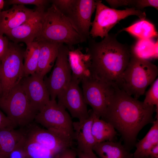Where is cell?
<instances>
[{
    "label": "cell",
    "mask_w": 158,
    "mask_h": 158,
    "mask_svg": "<svg viewBox=\"0 0 158 158\" xmlns=\"http://www.w3.org/2000/svg\"><path fill=\"white\" fill-rule=\"evenodd\" d=\"M0 108L16 127L27 126L37 112L31 106L20 83L6 96L0 97Z\"/></svg>",
    "instance_id": "obj_5"
},
{
    "label": "cell",
    "mask_w": 158,
    "mask_h": 158,
    "mask_svg": "<svg viewBox=\"0 0 158 158\" xmlns=\"http://www.w3.org/2000/svg\"><path fill=\"white\" fill-rule=\"evenodd\" d=\"M44 9L37 8L35 14L23 24L4 34L13 43H25L26 44L35 41L39 35L42 27Z\"/></svg>",
    "instance_id": "obj_15"
},
{
    "label": "cell",
    "mask_w": 158,
    "mask_h": 158,
    "mask_svg": "<svg viewBox=\"0 0 158 158\" xmlns=\"http://www.w3.org/2000/svg\"><path fill=\"white\" fill-rule=\"evenodd\" d=\"M39 44L40 51L38 61L35 72L44 78L51 70L56 61L61 44L48 41L37 40Z\"/></svg>",
    "instance_id": "obj_18"
},
{
    "label": "cell",
    "mask_w": 158,
    "mask_h": 158,
    "mask_svg": "<svg viewBox=\"0 0 158 158\" xmlns=\"http://www.w3.org/2000/svg\"><path fill=\"white\" fill-rule=\"evenodd\" d=\"M81 82L86 103L92 108L95 115L102 118L105 113L109 101L118 87L91 76Z\"/></svg>",
    "instance_id": "obj_8"
},
{
    "label": "cell",
    "mask_w": 158,
    "mask_h": 158,
    "mask_svg": "<svg viewBox=\"0 0 158 158\" xmlns=\"http://www.w3.org/2000/svg\"><path fill=\"white\" fill-rule=\"evenodd\" d=\"M1 11H0V12H1Z\"/></svg>",
    "instance_id": "obj_39"
},
{
    "label": "cell",
    "mask_w": 158,
    "mask_h": 158,
    "mask_svg": "<svg viewBox=\"0 0 158 158\" xmlns=\"http://www.w3.org/2000/svg\"><path fill=\"white\" fill-rule=\"evenodd\" d=\"M39 40L65 44L69 49L75 45L87 41L53 4L42 14L41 30L35 41Z\"/></svg>",
    "instance_id": "obj_4"
},
{
    "label": "cell",
    "mask_w": 158,
    "mask_h": 158,
    "mask_svg": "<svg viewBox=\"0 0 158 158\" xmlns=\"http://www.w3.org/2000/svg\"><path fill=\"white\" fill-rule=\"evenodd\" d=\"M117 34H109L100 42L90 37L86 53L90 61L91 76L118 86L131 56L132 47L119 42Z\"/></svg>",
    "instance_id": "obj_2"
},
{
    "label": "cell",
    "mask_w": 158,
    "mask_h": 158,
    "mask_svg": "<svg viewBox=\"0 0 158 158\" xmlns=\"http://www.w3.org/2000/svg\"><path fill=\"white\" fill-rule=\"evenodd\" d=\"M92 131L97 143L114 141L117 135L116 130L110 124L95 114L92 125Z\"/></svg>",
    "instance_id": "obj_23"
},
{
    "label": "cell",
    "mask_w": 158,
    "mask_h": 158,
    "mask_svg": "<svg viewBox=\"0 0 158 158\" xmlns=\"http://www.w3.org/2000/svg\"><path fill=\"white\" fill-rule=\"evenodd\" d=\"M34 120L46 129L64 134L74 140L71 118L56 100L50 99L37 113Z\"/></svg>",
    "instance_id": "obj_9"
},
{
    "label": "cell",
    "mask_w": 158,
    "mask_h": 158,
    "mask_svg": "<svg viewBox=\"0 0 158 158\" xmlns=\"http://www.w3.org/2000/svg\"><path fill=\"white\" fill-rule=\"evenodd\" d=\"M26 45L23 55L24 77L36 72L40 51V45L37 41H34Z\"/></svg>",
    "instance_id": "obj_24"
},
{
    "label": "cell",
    "mask_w": 158,
    "mask_h": 158,
    "mask_svg": "<svg viewBox=\"0 0 158 158\" xmlns=\"http://www.w3.org/2000/svg\"><path fill=\"white\" fill-rule=\"evenodd\" d=\"M9 42L7 38L0 34V61L6 54L9 46Z\"/></svg>",
    "instance_id": "obj_32"
},
{
    "label": "cell",
    "mask_w": 158,
    "mask_h": 158,
    "mask_svg": "<svg viewBox=\"0 0 158 158\" xmlns=\"http://www.w3.org/2000/svg\"><path fill=\"white\" fill-rule=\"evenodd\" d=\"M80 82L72 77L68 85L58 95L57 102L67 109L71 116L78 121L84 120L89 116L87 104L82 91L79 86Z\"/></svg>",
    "instance_id": "obj_13"
},
{
    "label": "cell",
    "mask_w": 158,
    "mask_h": 158,
    "mask_svg": "<svg viewBox=\"0 0 158 158\" xmlns=\"http://www.w3.org/2000/svg\"><path fill=\"white\" fill-rule=\"evenodd\" d=\"M152 7L158 9L157 0H136L134 8L137 9L142 10L147 7Z\"/></svg>",
    "instance_id": "obj_29"
},
{
    "label": "cell",
    "mask_w": 158,
    "mask_h": 158,
    "mask_svg": "<svg viewBox=\"0 0 158 158\" xmlns=\"http://www.w3.org/2000/svg\"><path fill=\"white\" fill-rule=\"evenodd\" d=\"M24 51L17 44L9 42L8 51L0 61V71L2 89L1 97L6 96L24 77Z\"/></svg>",
    "instance_id": "obj_7"
},
{
    "label": "cell",
    "mask_w": 158,
    "mask_h": 158,
    "mask_svg": "<svg viewBox=\"0 0 158 158\" xmlns=\"http://www.w3.org/2000/svg\"><path fill=\"white\" fill-rule=\"evenodd\" d=\"M77 157L76 151L70 148L60 152L56 158H77Z\"/></svg>",
    "instance_id": "obj_33"
},
{
    "label": "cell",
    "mask_w": 158,
    "mask_h": 158,
    "mask_svg": "<svg viewBox=\"0 0 158 158\" xmlns=\"http://www.w3.org/2000/svg\"><path fill=\"white\" fill-rule=\"evenodd\" d=\"M16 126L0 110V130L6 128H15Z\"/></svg>",
    "instance_id": "obj_31"
},
{
    "label": "cell",
    "mask_w": 158,
    "mask_h": 158,
    "mask_svg": "<svg viewBox=\"0 0 158 158\" xmlns=\"http://www.w3.org/2000/svg\"><path fill=\"white\" fill-rule=\"evenodd\" d=\"M22 147L28 158H56L50 152L25 136Z\"/></svg>",
    "instance_id": "obj_26"
},
{
    "label": "cell",
    "mask_w": 158,
    "mask_h": 158,
    "mask_svg": "<svg viewBox=\"0 0 158 158\" xmlns=\"http://www.w3.org/2000/svg\"><path fill=\"white\" fill-rule=\"evenodd\" d=\"M112 8L115 9L119 6H129L131 7L134 8L136 0H109L105 1Z\"/></svg>",
    "instance_id": "obj_30"
},
{
    "label": "cell",
    "mask_w": 158,
    "mask_h": 158,
    "mask_svg": "<svg viewBox=\"0 0 158 158\" xmlns=\"http://www.w3.org/2000/svg\"><path fill=\"white\" fill-rule=\"evenodd\" d=\"M148 158H158V144L150 150L148 154Z\"/></svg>",
    "instance_id": "obj_36"
},
{
    "label": "cell",
    "mask_w": 158,
    "mask_h": 158,
    "mask_svg": "<svg viewBox=\"0 0 158 158\" xmlns=\"http://www.w3.org/2000/svg\"><path fill=\"white\" fill-rule=\"evenodd\" d=\"M81 48L69 49L68 60L72 73V77L80 83L90 75V61L89 56L84 53Z\"/></svg>",
    "instance_id": "obj_19"
},
{
    "label": "cell",
    "mask_w": 158,
    "mask_h": 158,
    "mask_svg": "<svg viewBox=\"0 0 158 158\" xmlns=\"http://www.w3.org/2000/svg\"><path fill=\"white\" fill-rule=\"evenodd\" d=\"M95 114L92 110L89 116L84 120L73 122L74 140H76L77 150L83 152L93 151L97 143L92 131V125Z\"/></svg>",
    "instance_id": "obj_17"
},
{
    "label": "cell",
    "mask_w": 158,
    "mask_h": 158,
    "mask_svg": "<svg viewBox=\"0 0 158 158\" xmlns=\"http://www.w3.org/2000/svg\"><path fill=\"white\" fill-rule=\"evenodd\" d=\"M27 126L29 127L27 131H23L25 137L38 144L56 157L61 151L72 146L73 139L64 134L30 124Z\"/></svg>",
    "instance_id": "obj_12"
},
{
    "label": "cell",
    "mask_w": 158,
    "mask_h": 158,
    "mask_svg": "<svg viewBox=\"0 0 158 158\" xmlns=\"http://www.w3.org/2000/svg\"><path fill=\"white\" fill-rule=\"evenodd\" d=\"M25 139L23 131L15 128L0 130V158H8L13 151L20 147Z\"/></svg>",
    "instance_id": "obj_20"
},
{
    "label": "cell",
    "mask_w": 158,
    "mask_h": 158,
    "mask_svg": "<svg viewBox=\"0 0 158 158\" xmlns=\"http://www.w3.org/2000/svg\"><path fill=\"white\" fill-rule=\"evenodd\" d=\"M20 83L31 106L37 113L50 101L44 78L35 73L24 77Z\"/></svg>",
    "instance_id": "obj_14"
},
{
    "label": "cell",
    "mask_w": 158,
    "mask_h": 158,
    "mask_svg": "<svg viewBox=\"0 0 158 158\" xmlns=\"http://www.w3.org/2000/svg\"><path fill=\"white\" fill-rule=\"evenodd\" d=\"M125 31L140 40L150 39L158 36L154 25L145 20H140L118 32Z\"/></svg>",
    "instance_id": "obj_25"
},
{
    "label": "cell",
    "mask_w": 158,
    "mask_h": 158,
    "mask_svg": "<svg viewBox=\"0 0 158 158\" xmlns=\"http://www.w3.org/2000/svg\"><path fill=\"white\" fill-rule=\"evenodd\" d=\"M22 145L12 152L8 158H28L22 147Z\"/></svg>",
    "instance_id": "obj_34"
},
{
    "label": "cell",
    "mask_w": 158,
    "mask_h": 158,
    "mask_svg": "<svg viewBox=\"0 0 158 158\" xmlns=\"http://www.w3.org/2000/svg\"><path fill=\"white\" fill-rule=\"evenodd\" d=\"M143 103L147 105L155 107L156 118L158 117V79L157 78L145 93Z\"/></svg>",
    "instance_id": "obj_27"
},
{
    "label": "cell",
    "mask_w": 158,
    "mask_h": 158,
    "mask_svg": "<svg viewBox=\"0 0 158 158\" xmlns=\"http://www.w3.org/2000/svg\"><path fill=\"white\" fill-rule=\"evenodd\" d=\"M157 67L138 55L132 46L129 63L122 74L118 87L138 99L145 93L147 87L157 78Z\"/></svg>",
    "instance_id": "obj_3"
},
{
    "label": "cell",
    "mask_w": 158,
    "mask_h": 158,
    "mask_svg": "<svg viewBox=\"0 0 158 158\" xmlns=\"http://www.w3.org/2000/svg\"><path fill=\"white\" fill-rule=\"evenodd\" d=\"M96 13L90 33L93 39L98 37L104 38L116 24L129 16H136L140 20H145L146 17L145 12L133 7L117 10L107 6L101 0H96Z\"/></svg>",
    "instance_id": "obj_6"
},
{
    "label": "cell",
    "mask_w": 158,
    "mask_h": 158,
    "mask_svg": "<svg viewBox=\"0 0 158 158\" xmlns=\"http://www.w3.org/2000/svg\"><path fill=\"white\" fill-rule=\"evenodd\" d=\"M158 144V118L152 123L150 129L145 136L135 145L136 149L133 154V158H148L149 152Z\"/></svg>",
    "instance_id": "obj_22"
},
{
    "label": "cell",
    "mask_w": 158,
    "mask_h": 158,
    "mask_svg": "<svg viewBox=\"0 0 158 158\" xmlns=\"http://www.w3.org/2000/svg\"><path fill=\"white\" fill-rule=\"evenodd\" d=\"M35 10L22 5H13L10 9L0 12V34L19 26L32 17Z\"/></svg>",
    "instance_id": "obj_16"
},
{
    "label": "cell",
    "mask_w": 158,
    "mask_h": 158,
    "mask_svg": "<svg viewBox=\"0 0 158 158\" xmlns=\"http://www.w3.org/2000/svg\"><path fill=\"white\" fill-rule=\"evenodd\" d=\"M49 1L46 0H10L8 1V4L11 5H33L37 8L44 9V6Z\"/></svg>",
    "instance_id": "obj_28"
},
{
    "label": "cell",
    "mask_w": 158,
    "mask_h": 158,
    "mask_svg": "<svg viewBox=\"0 0 158 158\" xmlns=\"http://www.w3.org/2000/svg\"><path fill=\"white\" fill-rule=\"evenodd\" d=\"M93 151L99 158H133L124 145L114 141L97 143Z\"/></svg>",
    "instance_id": "obj_21"
},
{
    "label": "cell",
    "mask_w": 158,
    "mask_h": 158,
    "mask_svg": "<svg viewBox=\"0 0 158 158\" xmlns=\"http://www.w3.org/2000/svg\"><path fill=\"white\" fill-rule=\"evenodd\" d=\"M1 61H0V67ZM2 89L1 82V80L0 75V97L2 96Z\"/></svg>",
    "instance_id": "obj_37"
},
{
    "label": "cell",
    "mask_w": 158,
    "mask_h": 158,
    "mask_svg": "<svg viewBox=\"0 0 158 158\" xmlns=\"http://www.w3.org/2000/svg\"><path fill=\"white\" fill-rule=\"evenodd\" d=\"M78 158H99L93 151L83 152L76 150Z\"/></svg>",
    "instance_id": "obj_35"
},
{
    "label": "cell",
    "mask_w": 158,
    "mask_h": 158,
    "mask_svg": "<svg viewBox=\"0 0 158 158\" xmlns=\"http://www.w3.org/2000/svg\"><path fill=\"white\" fill-rule=\"evenodd\" d=\"M69 49L64 44L59 45L53 69L44 83L51 99L56 100L58 94L68 85L72 78V73L68 60Z\"/></svg>",
    "instance_id": "obj_11"
},
{
    "label": "cell",
    "mask_w": 158,
    "mask_h": 158,
    "mask_svg": "<svg viewBox=\"0 0 158 158\" xmlns=\"http://www.w3.org/2000/svg\"><path fill=\"white\" fill-rule=\"evenodd\" d=\"M4 1L3 0H0V11H1V10L4 7Z\"/></svg>",
    "instance_id": "obj_38"
},
{
    "label": "cell",
    "mask_w": 158,
    "mask_h": 158,
    "mask_svg": "<svg viewBox=\"0 0 158 158\" xmlns=\"http://www.w3.org/2000/svg\"><path fill=\"white\" fill-rule=\"evenodd\" d=\"M155 107L144 104L118 87L101 118L110 124L121 135L128 150L135 146L140 131L153 123Z\"/></svg>",
    "instance_id": "obj_1"
},
{
    "label": "cell",
    "mask_w": 158,
    "mask_h": 158,
    "mask_svg": "<svg viewBox=\"0 0 158 158\" xmlns=\"http://www.w3.org/2000/svg\"><path fill=\"white\" fill-rule=\"evenodd\" d=\"M96 8V0H71L67 7L61 12L77 32L87 41L90 37L91 17Z\"/></svg>",
    "instance_id": "obj_10"
}]
</instances>
